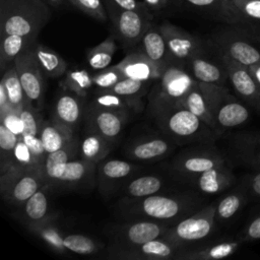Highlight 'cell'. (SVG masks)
I'll return each mask as SVG.
<instances>
[{
  "label": "cell",
  "instance_id": "28",
  "mask_svg": "<svg viewBox=\"0 0 260 260\" xmlns=\"http://www.w3.org/2000/svg\"><path fill=\"white\" fill-rule=\"evenodd\" d=\"M40 138L46 153L57 151L71 142L75 136L74 131L55 122L54 120H43Z\"/></svg>",
  "mask_w": 260,
  "mask_h": 260
},
{
  "label": "cell",
  "instance_id": "5",
  "mask_svg": "<svg viewBox=\"0 0 260 260\" xmlns=\"http://www.w3.org/2000/svg\"><path fill=\"white\" fill-rule=\"evenodd\" d=\"M197 82L187 65L171 60L162 69L148 94V110L180 105L181 100Z\"/></svg>",
  "mask_w": 260,
  "mask_h": 260
},
{
  "label": "cell",
  "instance_id": "58",
  "mask_svg": "<svg viewBox=\"0 0 260 260\" xmlns=\"http://www.w3.org/2000/svg\"><path fill=\"white\" fill-rule=\"evenodd\" d=\"M1 1H3V0H0V2H1Z\"/></svg>",
  "mask_w": 260,
  "mask_h": 260
},
{
  "label": "cell",
  "instance_id": "44",
  "mask_svg": "<svg viewBox=\"0 0 260 260\" xmlns=\"http://www.w3.org/2000/svg\"><path fill=\"white\" fill-rule=\"evenodd\" d=\"M64 245L67 251L80 255H90L96 253L99 246L89 237L81 234H71L64 237Z\"/></svg>",
  "mask_w": 260,
  "mask_h": 260
},
{
  "label": "cell",
  "instance_id": "20",
  "mask_svg": "<svg viewBox=\"0 0 260 260\" xmlns=\"http://www.w3.org/2000/svg\"><path fill=\"white\" fill-rule=\"evenodd\" d=\"M231 153L238 164L260 171V132L237 133L231 137Z\"/></svg>",
  "mask_w": 260,
  "mask_h": 260
},
{
  "label": "cell",
  "instance_id": "39",
  "mask_svg": "<svg viewBox=\"0 0 260 260\" xmlns=\"http://www.w3.org/2000/svg\"><path fill=\"white\" fill-rule=\"evenodd\" d=\"M249 196L244 189L234 191L224 197L215 205V219L225 221L234 217L248 202Z\"/></svg>",
  "mask_w": 260,
  "mask_h": 260
},
{
  "label": "cell",
  "instance_id": "32",
  "mask_svg": "<svg viewBox=\"0 0 260 260\" xmlns=\"http://www.w3.org/2000/svg\"><path fill=\"white\" fill-rule=\"evenodd\" d=\"M113 147L114 142L95 132L87 131L79 143V154L80 157L98 165L106 158Z\"/></svg>",
  "mask_w": 260,
  "mask_h": 260
},
{
  "label": "cell",
  "instance_id": "26",
  "mask_svg": "<svg viewBox=\"0 0 260 260\" xmlns=\"http://www.w3.org/2000/svg\"><path fill=\"white\" fill-rule=\"evenodd\" d=\"M96 164L82 157L70 160L66 165L65 170L55 188H75L89 185L93 182L94 175H96Z\"/></svg>",
  "mask_w": 260,
  "mask_h": 260
},
{
  "label": "cell",
  "instance_id": "56",
  "mask_svg": "<svg viewBox=\"0 0 260 260\" xmlns=\"http://www.w3.org/2000/svg\"><path fill=\"white\" fill-rule=\"evenodd\" d=\"M248 68H249L251 74L254 76V78L260 83V62L253 64V65L249 66Z\"/></svg>",
  "mask_w": 260,
  "mask_h": 260
},
{
  "label": "cell",
  "instance_id": "14",
  "mask_svg": "<svg viewBox=\"0 0 260 260\" xmlns=\"http://www.w3.org/2000/svg\"><path fill=\"white\" fill-rule=\"evenodd\" d=\"M128 117L129 113L100 108L90 103L85 109L84 120L87 131L95 132L115 143L119 139Z\"/></svg>",
  "mask_w": 260,
  "mask_h": 260
},
{
  "label": "cell",
  "instance_id": "2",
  "mask_svg": "<svg viewBox=\"0 0 260 260\" xmlns=\"http://www.w3.org/2000/svg\"><path fill=\"white\" fill-rule=\"evenodd\" d=\"M165 136L178 143L200 142L211 144L218 136L192 112L181 105L167 106L149 111Z\"/></svg>",
  "mask_w": 260,
  "mask_h": 260
},
{
  "label": "cell",
  "instance_id": "47",
  "mask_svg": "<svg viewBox=\"0 0 260 260\" xmlns=\"http://www.w3.org/2000/svg\"><path fill=\"white\" fill-rule=\"evenodd\" d=\"M123 77L125 76L117 65L108 67L93 75V86L99 89L100 92H104Z\"/></svg>",
  "mask_w": 260,
  "mask_h": 260
},
{
  "label": "cell",
  "instance_id": "9",
  "mask_svg": "<svg viewBox=\"0 0 260 260\" xmlns=\"http://www.w3.org/2000/svg\"><path fill=\"white\" fill-rule=\"evenodd\" d=\"M171 223L150 219H140L114 225L111 238L114 240L113 250L138 246L154 239L162 238Z\"/></svg>",
  "mask_w": 260,
  "mask_h": 260
},
{
  "label": "cell",
  "instance_id": "46",
  "mask_svg": "<svg viewBox=\"0 0 260 260\" xmlns=\"http://www.w3.org/2000/svg\"><path fill=\"white\" fill-rule=\"evenodd\" d=\"M68 2L98 21L105 22L109 19L103 0H68Z\"/></svg>",
  "mask_w": 260,
  "mask_h": 260
},
{
  "label": "cell",
  "instance_id": "37",
  "mask_svg": "<svg viewBox=\"0 0 260 260\" xmlns=\"http://www.w3.org/2000/svg\"><path fill=\"white\" fill-rule=\"evenodd\" d=\"M116 52L115 37L109 36L101 44L90 48L86 53V60L92 70H103L110 67L113 56Z\"/></svg>",
  "mask_w": 260,
  "mask_h": 260
},
{
  "label": "cell",
  "instance_id": "41",
  "mask_svg": "<svg viewBox=\"0 0 260 260\" xmlns=\"http://www.w3.org/2000/svg\"><path fill=\"white\" fill-rule=\"evenodd\" d=\"M63 85L68 91L85 98L93 86V75L84 69L71 70L66 73Z\"/></svg>",
  "mask_w": 260,
  "mask_h": 260
},
{
  "label": "cell",
  "instance_id": "7",
  "mask_svg": "<svg viewBox=\"0 0 260 260\" xmlns=\"http://www.w3.org/2000/svg\"><path fill=\"white\" fill-rule=\"evenodd\" d=\"M46 186L43 168L12 169L0 173V192L4 201L22 206L38 190Z\"/></svg>",
  "mask_w": 260,
  "mask_h": 260
},
{
  "label": "cell",
  "instance_id": "10",
  "mask_svg": "<svg viewBox=\"0 0 260 260\" xmlns=\"http://www.w3.org/2000/svg\"><path fill=\"white\" fill-rule=\"evenodd\" d=\"M31 45L16 57L13 65L16 68L27 103L40 112L44 104V74L34 58Z\"/></svg>",
  "mask_w": 260,
  "mask_h": 260
},
{
  "label": "cell",
  "instance_id": "50",
  "mask_svg": "<svg viewBox=\"0 0 260 260\" xmlns=\"http://www.w3.org/2000/svg\"><path fill=\"white\" fill-rule=\"evenodd\" d=\"M0 123H3L10 131L19 137L23 134V122L20 117V111L10 110L0 116Z\"/></svg>",
  "mask_w": 260,
  "mask_h": 260
},
{
  "label": "cell",
  "instance_id": "31",
  "mask_svg": "<svg viewBox=\"0 0 260 260\" xmlns=\"http://www.w3.org/2000/svg\"><path fill=\"white\" fill-rule=\"evenodd\" d=\"M244 241L238 240L221 241L214 245L207 246L193 251H185L180 256V260H217L233 255Z\"/></svg>",
  "mask_w": 260,
  "mask_h": 260
},
{
  "label": "cell",
  "instance_id": "25",
  "mask_svg": "<svg viewBox=\"0 0 260 260\" xmlns=\"http://www.w3.org/2000/svg\"><path fill=\"white\" fill-rule=\"evenodd\" d=\"M236 181V177L226 166V164L205 171L198 176L192 178L191 182L203 194H217L229 187Z\"/></svg>",
  "mask_w": 260,
  "mask_h": 260
},
{
  "label": "cell",
  "instance_id": "21",
  "mask_svg": "<svg viewBox=\"0 0 260 260\" xmlns=\"http://www.w3.org/2000/svg\"><path fill=\"white\" fill-rule=\"evenodd\" d=\"M79 143L80 141L75 137L61 149L46 155L43 164V176L46 186L49 188L56 187L66 165L79 154Z\"/></svg>",
  "mask_w": 260,
  "mask_h": 260
},
{
  "label": "cell",
  "instance_id": "8",
  "mask_svg": "<svg viewBox=\"0 0 260 260\" xmlns=\"http://www.w3.org/2000/svg\"><path fill=\"white\" fill-rule=\"evenodd\" d=\"M215 220V205H207L170 226L162 239L184 248L207 238L214 229Z\"/></svg>",
  "mask_w": 260,
  "mask_h": 260
},
{
  "label": "cell",
  "instance_id": "19",
  "mask_svg": "<svg viewBox=\"0 0 260 260\" xmlns=\"http://www.w3.org/2000/svg\"><path fill=\"white\" fill-rule=\"evenodd\" d=\"M177 145L169 137L146 136L133 141L126 149L127 156L140 162H152L166 157Z\"/></svg>",
  "mask_w": 260,
  "mask_h": 260
},
{
  "label": "cell",
  "instance_id": "3",
  "mask_svg": "<svg viewBox=\"0 0 260 260\" xmlns=\"http://www.w3.org/2000/svg\"><path fill=\"white\" fill-rule=\"evenodd\" d=\"M51 18L44 0H3L0 2V37L17 35L37 40Z\"/></svg>",
  "mask_w": 260,
  "mask_h": 260
},
{
  "label": "cell",
  "instance_id": "54",
  "mask_svg": "<svg viewBox=\"0 0 260 260\" xmlns=\"http://www.w3.org/2000/svg\"><path fill=\"white\" fill-rule=\"evenodd\" d=\"M119 6L129 10H137V11H151L144 1L138 0H114Z\"/></svg>",
  "mask_w": 260,
  "mask_h": 260
},
{
  "label": "cell",
  "instance_id": "34",
  "mask_svg": "<svg viewBox=\"0 0 260 260\" xmlns=\"http://www.w3.org/2000/svg\"><path fill=\"white\" fill-rule=\"evenodd\" d=\"M165 185L162 178L155 175H143L129 180L124 186V195L127 198H142L157 194Z\"/></svg>",
  "mask_w": 260,
  "mask_h": 260
},
{
  "label": "cell",
  "instance_id": "55",
  "mask_svg": "<svg viewBox=\"0 0 260 260\" xmlns=\"http://www.w3.org/2000/svg\"><path fill=\"white\" fill-rule=\"evenodd\" d=\"M147 7L152 11H160L169 6L171 0H143Z\"/></svg>",
  "mask_w": 260,
  "mask_h": 260
},
{
  "label": "cell",
  "instance_id": "42",
  "mask_svg": "<svg viewBox=\"0 0 260 260\" xmlns=\"http://www.w3.org/2000/svg\"><path fill=\"white\" fill-rule=\"evenodd\" d=\"M153 82L154 81L138 80L125 76L104 92L108 91L123 96L141 99V96L147 92Z\"/></svg>",
  "mask_w": 260,
  "mask_h": 260
},
{
  "label": "cell",
  "instance_id": "33",
  "mask_svg": "<svg viewBox=\"0 0 260 260\" xmlns=\"http://www.w3.org/2000/svg\"><path fill=\"white\" fill-rule=\"evenodd\" d=\"M180 105L185 107L187 110L192 112L194 115H196L199 119H201L206 125H208L216 133V126H215V121H214L213 115H212V113L209 109V106H208L199 85H198V81L193 85V87L181 100Z\"/></svg>",
  "mask_w": 260,
  "mask_h": 260
},
{
  "label": "cell",
  "instance_id": "40",
  "mask_svg": "<svg viewBox=\"0 0 260 260\" xmlns=\"http://www.w3.org/2000/svg\"><path fill=\"white\" fill-rule=\"evenodd\" d=\"M29 230L55 252L66 253L67 249L64 245V237L59 228L54 223L52 217L44 222L30 225Z\"/></svg>",
  "mask_w": 260,
  "mask_h": 260
},
{
  "label": "cell",
  "instance_id": "1",
  "mask_svg": "<svg viewBox=\"0 0 260 260\" xmlns=\"http://www.w3.org/2000/svg\"><path fill=\"white\" fill-rule=\"evenodd\" d=\"M199 204L197 198L188 194H153L142 198L126 197L120 203V210L127 217L171 223L190 214Z\"/></svg>",
  "mask_w": 260,
  "mask_h": 260
},
{
  "label": "cell",
  "instance_id": "12",
  "mask_svg": "<svg viewBox=\"0 0 260 260\" xmlns=\"http://www.w3.org/2000/svg\"><path fill=\"white\" fill-rule=\"evenodd\" d=\"M218 57L226 68L229 82L236 95L250 109L260 113V83L251 74L249 68L224 56Z\"/></svg>",
  "mask_w": 260,
  "mask_h": 260
},
{
  "label": "cell",
  "instance_id": "22",
  "mask_svg": "<svg viewBox=\"0 0 260 260\" xmlns=\"http://www.w3.org/2000/svg\"><path fill=\"white\" fill-rule=\"evenodd\" d=\"M85 109L81 96L71 91L64 92L55 102L52 120L74 131L84 119Z\"/></svg>",
  "mask_w": 260,
  "mask_h": 260
},
{
  "label": "cell",
  "instance_id": "53",
  "mask_svg": "<svg viewBox=\"0 0 260 260\" xmlns=\"http://www.w3.org/2000/svg\"><path fill=\"white\" fill-rule=\"evenodd\" d=\"M240 238L244 242L260 240V213L255 215L253 218H251V220L248 221Z\"/></svg>",
  "mask_w": 260,
  "mask_h": 260
},
{
  "label": "cell",
  "instance_id": "45",
  "mask_svg": "<svg viewBox=\"0 0 260 260\" xmlns=\"http://www.w3.org/2000/svg\"><path fill=\"white\" fill-rule=\"evenodd\" d=\"M19 136L10 131L3 123H0V169L5 168L11 160L14 148L19 140Z\"/></svg>",
  "mask_w": 260,
  "mask_h": 260
},
{
  "label": "cell",
  "instance_id": "29",
  "mask_svg": "<svg viewBox=\"0 0 260 260\" xmlns=\"http://www.w3.org/2000/svg\"><path fill=\"white\" fill-rule=\"evenodd\" d=\"M31 51L44 75L59 77L66 72L67 62L52 49L36 41L31 45Z\"/></svg>",
  "mask_w": 260,
  "mask_h": 260
},
{
  "label": "cell",
  "instance_id": "11",
  "mask_svg": "<svg viewBox=\"0 0 260 260\" xmlns=\"http://www.w3.org/2000/svg\"><path fill=\"white\" fill-rule=\"evenodd\" d=\"M172 60L188 66L190 60L206 50V45L185 29L164 21L159 25Z\"/></svg>",
  "mask_w": 260,
  "mask_h": 260
},
{
  "label": "cell",
  "instance_id": "24",
  "mask_svg": "<svg viewBox=\"0 0 260 260\" xmlns=\"http://www.w3.org/2000/svg\"><path fill=\"white\" fill-rule=\"evenodd\" d=\"M206 50L190 60L188 64L190 72L197 81L225 85L229 81V75L223 62L221 59L218 63L211 60L206 55Z\"/></svg>",
  "mask_w": 260,
  "mask_h": 260
},
{
  "label": "cell",
  "instance_id": "27",
  "mask_svg": "<svg viewBox=\"0 0 260 260\" xmlns=\"http://www.w3.org/2000/svg\"><path fill=\"white\" fill-rule=\"evenodd\" d=\"M140 44V50L158 66L165 67L172 60L159 26L154 22L144 34Z\"/></svg>",
  "mask_w": 260,
  "mask_h": 260
},
{
  "label": "cell",
  "instance_id": "23",
  "mask_svg": "<svg viewBox=\"0 0 260 260\" xmlns=\"http://www.w3.org/2000/svg\"><path fill=\"white\" fill-rule=\"evenodd\" d=\"M117 66L124 76L145 81H155L164 69L152 62L141 50L129 53Z\"/></svg>",
  "mask_w": 260,
  "mask_h": 260
},
{
  "label": "cell",
  "instance_id": "48",
  "mask_svg": "<svg viewBox=\"0 0 260 260\" xmlns=\"http://www.w3.org/2000/svg\"><path fill=\"white\" fill-rule=\"evenodd\" d=\"M177 3L184 4L190 8L212 13L215 17L222 21L224 13L225 0H173Z\"/></svg>",
  "mask_w": 260,
  "mask_h": 260
},
{
  "label": "cell",
  "instance_id": "38",
  "mask_svg": "<svg viewBox=\"0 0 260 260\" xmlns=\"http://www.w3.org/2000/svg\"><path fill=\"white\" fill-rule=\"evenodd\" d=\"M0 83L4 86L8 101L14 110L20 111L25 104H28L14 65L5 70Z\"/></svg>",
  "mask_w": 260,
  "mask_h": 260
},
{
  "label": "cell",
  "instance_id": "18",
  "mask_svg": "<svg viewBox=\"0 0 260 260\" xmlns=\"http://www.w3.org/2000/svg\"><path fill=\"white\" fill-rule=\"evenodd\" d=\"M222 21L260 36V0H225Z\"/></svg>",
  "mask_w": 260,
  "mask_h": 260
},
{
  "label": "cell",
  "instance_id": "15",
  "mask_svg": "<svg viewBox=\"0 0 260 260\" xmlns=\"http://www.w3.org/2000/svg\"><path fill=\"white\" fill-rule=\"evenodd\" d=\"M186 250L162 238L154 239L144 244L112 251V258L126 260H166L179 259Z\"/></svg>",
  "mask_w": 260,
  "mask_h": 260
},
{
  "label": "cell",
  "instance_id": "35",
  "mask_svg": "<svg viewBox=\"0 0 260 260\" xmlns=\"http://www.w3.org/2000/svg\"><path fill=\"white\" fill-rule=\"evenodd\" d=\"M35 41V39L21 37L17 35H7L0 37V67L2 71L8 68L16 57L26 50Z\"/></svg>",
  "mask_w": 260,
  "mask_h": 260
},
{
  "label": "cell",
  "instance_id": "16",
  "mask_svg": "<svg viewBox=\"0 0 260 260\" xmlns=\"http://www.w3.org/2000/svg\"><path fill=\"white\" fill-rule=\"evenodd\" d=\"M137 172V166L122 159H109L99 162L96 184L100 193L108 198L129 181Z\"/></svg>",
  "mask_w": 260,
  "mask_h": 260
},
{
  "label": "cell",
  "instance_id": "57",
  "mask_svg": "<svg viewBox=\"0 0 260 260\" xmlns=\"http://www.w3.org/2000/svg\"><path fill=\"white\" fill-rule=\"evenodd\" d=\"M44 1H46L49 5H53L55 7H58V6L62 5V4H64V2H65V0H44Z\"/></svg>",
  "mask_w": 260,
  "mask_h": 260
},
{
  "label": "cell",
  "instance_id": "43",
  "mask_svg": "<svg viewBox=\"0 0 260 260\" xmlns=\"http://www.w3.org/2000/svg\"><path fill=\"white\" fill-rule=\"evenodd\" d=\"M34 167H42V166L37 161L32 152L20 137L14 148L13 155L10 162L5 168L0 169V173H4L12 169H28Z\"/></svg>",
  "mask_w": 260,
  "mask_h": 260
},
{
  "label": "cell",
  "instance_id": "17",
  "mask_svg": "<svg viewBox=\"0 0 260 260\" xmlns=\"http://www.w3.org/2000/svg\"><path fill=\"white\" fill-rule=\"evenodd\" d=\"M218 137L225 131L247 123L251 118L250 108L228 88L213 112Z\"/></svg>",
  "mask_w": 260,
  "mask_h": 260
},
{
  "label": "cell",
  "instance_id": "30",
  "mask_svg": "<svg viewBox=\"0 0 260 260\" xmlns=\"http://www.w3.org/2000/svg\"><path fill=\"white\" fill-rule=\"evenodd\" d=\"M48 189V186H44L22 205V217L28 226L44 222L51 218L49 214Z\"/></svg>",
  "mask_w": 260,
  "mask_h": 260
},
{
  "label": "cell",
  "instance_id": "4",
  "mask_svg": "<svg viewBox=\"0 0 260 260\" xmlns=\"http://www.w3.org/2000/svg\"><path fill=\"white\" fill-rule=\"evenodd\" d=\"M207 46L216 55L247 67L260 62V36L239 26L232 25L214 34L207 41Z\"/></svg>",
  "mask_w": 260,
  "mask_h": 260
},
{
  "label": "cell",
  "instance_id": "49",
  "mask_svg": "<svg viewBox=\"0 0 260 260\" xmlns=\"http://www.w3.org/2000/svg\"><path fill=\"white\" fill-rule=\"evenodd\" d=\"M20 117L23 122V134L40 136L43 120L39 111L35 110L29 104H25L20 110Z\"/></svg>",
  "mask_w": 260,
  "mask_h": 260
},
{
  "label": "cell",
  "instance_id": "13",
  "mask_svg": "<svg viewBox=\"0 0 260 260\" xmlns=\"http://www.w3.org/2000/svg\"><path fill=\"white\" fill-rule=\"evenodd\" d=\"M225 164L224 157L214 148L193 149L177 156L172 166L173 172L187 181L199 174Z\"/></svg>",
  "mask_w": 260,
  "mask_h": 260
},
{
  "label": "cell",
  "instance_id": "52",
  "mask_svg": "<svg viewBox=\"0 0 260 260\" xmlns=\"http://www.w3.org/2000/svg\"><path fill=\"white\" fill-rule=\"evenodd\" d=\"M21 138L24 141V143L28 146L30 151L32 152L37 161L43 167V164L45 161V157H46L47 153L44 149V146H43L40 136H36V135H31V134H22Z\"/></svg>",
  "mask_w": 260,
  "mask_h": 260
},
{
  "label": "cell",
  "instance_id": "36",
  "mask_svg": "<svg viewBox=\"0 0 260 260\" xmlns=\"http://www.w3.org/2000/svg\"><path fill=\"white\" fill-rule=\"evenodd\" d=\"M91 104L100 108L126 112L129 114L132 111L138 112L143 107L140 99L123 96V95H119V94L108 92V91L100 92L98 95L94 96Z\"/></svg>",
  "mask_w": 260,
  "mask_h": 260
},
{
  "label": "cell",
  "instance_id": "6",
  "mask_svg": "<svg viewBox=\"0 0 260 260\" xmlns=\"http://www.w3.org/2000/svg\"><path fill=\"white\" fill-rule=\"evenodd\" d=\"M115 37L126 47H134L153 23L152 11L129 10L114 0H103Z\"/></svg>",
  "mask_w": 260,
  "mask_h": 260
},
{
  "label": "cell",
  "instance_id": "51",
  "mask_svg": "<svg viewBox=\"0 0 260 260\" xmlns=\"http://www.w3.org/2000/svg\"><path fill=\"white\" fill-rule=\"evenodd\" d=\"M240 187L246 191L249 197L260 199V171L246 175Z\"/></svg>",
  "mask_w": 260,
  "mask_h": 260
}]
</instances>
